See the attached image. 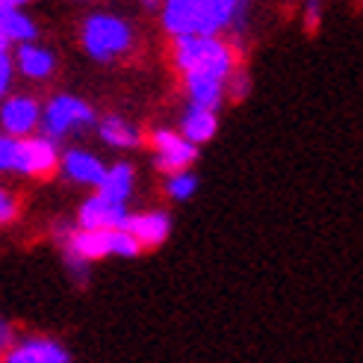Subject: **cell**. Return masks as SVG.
I'll use <instances>...</instances> for the list:
<instances>
[{
  "mask_svg": "<svg viewBox=\"0 0 363 363\" xmlns=\"http://www.w3.org/2000/svg\"><path fill=\"white\" fill-rule=\"evenodd\" d=\"M174 62L184 74H210L219 80H228L233 68L228 45H222L216 35H204V33L177 35Z\"/></svg>",
  "mask_w": 363,
  "mask_h": 363,
  "instance_id": "1",
  "label": "cell"
},
{
  "mask_svg": "<svg viewBox=\"0 0 363 363\" xmlns=\"http://www.w3.org/2000/svg\"><path fill=\"white\" fill-rule=\"evenodd\" d=\"M139 242L124 228H83L80 233L68 237V254L80 260H101L118 254V257H136Z\"/></svg>",
  "mask_w": 363,
  "mask_h": 363,
  "instance_id": "2",
  "label": "cell"
},
{
  "mask_svg": "<svg viewBox=\"0 0 363 363\" xmlns=\"http://www.w3.org/2000/svg\"><path fill=\"white\" fill-rule=\"evenodd\" d=\"M83 45L89 50V57H95L101 62H110L121 53L130 50L133 33L121 18L113 15H92L83 27Z\"/></svg>",
  "mask_w": 363,
  "mask_h": 363,
  "instance_id": "3",
  "label": "cell"
},
{
  "mask_svg": "<svg viewBox=\"0 0 363 363\" xmlns=\"http://www.w3.org/2000/svg\"><path fill=\"white\" fill-rule=\"evenodd\" d=\"M92 121H95V113L86 101L71 98V95H60L57 101H50V106L45 110V133L60 139L71 130V127H83V124H92Z\"/></svg>",
  "mask_w": 363,
  "mask_h": 363,
  "instance_id": "4",
  "label": "cell"
},
{
  "mask_svg": "<svg viewBox=\"0 0 363 363\" xmlns=\"http://www.w3.org/2000/svg\"><path fill=\"white\" fill-rule=\"evenodd\" d=\"M57 166V145L50 139H15L12 172L21 174H50Z\"/></svg>",
  "mask_w": 363,
  "mask_h": 363,
  "instance_id": "5",
  "label": "cell"
},
{
  "mask_svg": "<svg viewBox=\"0 0 363 363\" xmlns=\"http://www.w3.org/2000/svg\"><path fill=\"white\" fill-rule=\"evenodd\" d=\"M154 148H157V169H162V172L186 169L189 162L198 157L195 142H189L186 136H177L172 130H157L154 133Z\"/></svg>",
  "mask_w": 363,
  "mask_h": 363,
  "instance_id": "6",
  "label": "cell"
},
{
  "mask_svg": "<svg viewBox=\"0 0 363 363\" xmlns=\"http://www.w3.org/2000/svg\"><path fill=\"white\" fill-rule=\"evenodd\" d=\"M127 207L124 201H113L106 195H95L80 207V225L83 228H124Z\"/></svg>",
  "mask_w": 363,
  "mask_h": 363,
  "instance_id": "7",
  "label": "cell"
},
{
  "mask_svg": "<svg viewBox=\"0 0 363 363\" xmlns=\"http://www.w3.org/2000/svg\"><path fill=\"white\" fill-rule=\"evenodd\" d=\"M201 6H204V0H166L162 24H166L172 35L201 33Z\"/></svg>",
  "mask_w": 363,
  "mask_h": 363,
  "instance_id": "8",
  "label": "cell"
},
{
  "mask_svg": "<svg viewBox=\"0 0 363 363\" xmlns=\"http://www.w3.org/2000/svg\"><path fill=\"white\" fill-rule=\"evenodd\" d=\"M0 121H4V130L9 136H27L35 124H39V104L27 95L9 98L0 110Z\"/></svg>",
  "mask_w": 363,
  "mask_h": 363,
  "instance_id": "9",
  "label": "cell"
},
{
  "mask_svg": "<svg viewBox=\"0 0 363 363\" xmlns=\"http://www.w3.org/2000/svg\"><path fill=\"white\" fill-rule=\"evenodd\" d=\"M124 230L139 242V245H160L169 237L172 222L166 213H142V216H127Z\"/></svg>",
  "mask_w": 363,
  "mask_h": 363,
  "instance_id": "10",
  "label": "cell"
},
{
  "mask_svg": "<svg viewBox=\"0 0 363 363\" xmlns=\"http://www.w3.org/2000/svg\"><path fill=\"white\" fill-rule=\"evenodd\" d=\"M9 363H68L71 354L53 340H27L6 354Z\"/></svg>",
  "mask_w": 363,
  "mask_h": 363,
  "instance_id": "11",
  "label": "cell"
},
{
  "mask_svg": "<svg viewBox=\"0 0 363 363\" xmlns=\"http://www.w3.org/2000/svg\"><path fill=\"white\" fill-rule=\"evenodd\" d=\"M62 169L71 180H77V184H86V186H98L101 184V177H104V166H101V160L92 157V154H86V151H68L62 157Z\"/></svg>",
  "mask_w": 363,
  "mask_h": 363,
  "instance_id": "12",
  "label": "cell"
},
{
  "mask_svg": "<svg viewBox=\"0 0 363 363\" xmlns=\"http://www.w3.org/2000/svg\"><path fill=\"white\" fill-rule=\"evenodd\" d=\"M53 65H57V60H53L50 50L33 45V42H21V50H18V68H21V74L42 80V77H50Z\"/></svg>",
  "mask_w": 363,
  "mask_h": 363,
  "instance_id": "13",
  "label": "cell"
},
{
  "mask_svg": "<svg viewBox=\"0 0 363 363\" xmlns=\"http://www.w3.org/2000/svg\"><path fill=\"white\" fill-rule=\"evenodd\" d=\"M216 127H219V121H216V110H210V106H198L192 104L186 116H184V136L195 145H201L207 139L216 136Z\"/></svg>",
  "mask_w": 363,
  "mask_h": 363,
  "instance_id": "14",
  "label": "cell"
},
{
  "mask_svg": "<svg viewBox=\"0 0 363 363\" xmlns=\"http://www.w3.org/2000/svg\"><path fill=\"white\" fill-rule=\"evenodd\" d=\"M186 92H189L192 104L216 110V106L222 104V95H225V80L210 77V74H186Z\"/></svg>",
  "mask_w": 363,
  "mask_h": 363,
  "instance_id": "15",
  "label": "cell"
},
{
  "mask_svg": "<svg viewBox=\"0 0 363 363\" xmlns=\"http://www.w3.org/2000/svg\"><path fill=\"white\" fill-rule=\"evenodd\" d=\"M101 195L113 198V201H127L133 192V166H127V162H118V166L106 169L101 184H98Z\"/></svg>",
  "mask_w": 363,
  "mask_h": 363,
  "instance_id": "16",
  "label": "cell"
},
{
  "mask_svg": "<svg viewBox=\"0 0 363 363\" xmlns=\"http://www.w3.org/2000/svg\"><path fill=\"white\" fill-rule=\"evenodd\" d=\"M0 33L9 42H33L35 39V24L24 12H18V6L0 4Z\"/></svg>",
  "mask_w": 363,
  "mask_h": 363,
  "instance_id": "17",
  "label": "cell"
},
{
  "mask_svg": "<svg viewBox=\"0 0 363 363\" xmlns=\"http://www.w3.org/2000/svg\"><path fill=\"white\" fill-rule=\"evenodd\" d=\"M98 133H101V139L106 145H113V148H136V145H139V133L127 121H121L116 116L101 121V130Z\"/></svg>",
  "mask_w": 363,
  "mask_h": 363,
  "instance_id": "18",
  "label": "cell"
},
{
  "mask_svg": "<svg viewBox=\"0 0 363 363\" xmlns=\"http://www.w3.org/2000/svg\"><path fill=\"white\" fill-rule=\"evenodd\" d=\"M195 189H198L195 174L180 172V169L169 177V184H166V192H169L172 198H177V201H186V198H192V192H195Z\"/></svg>",
  "mask_w": 363,
  "mask_h": 363,
  "instance_id": "19",
  "label": "cell"
},
{
  "mask_svg": "<svg viewBox=\"0 0 363 363\" xmlns=\"http://www.w3.org/2000/svg\"><path fill=\"white\" fill-rule=\"evenodd\" d=\"M15 157V136H0V172H12Z\"/></svg>",
  "mask_w": 363,
  "mask_h": 363,
  "instance_id": "20",
  "label": "cell"
},
{
  "mask_svg": "<svg viewBox=\"0 0 363 363\" xmlns=\"http://www.w3.org/2000/svg\"><path fill=\"white\" fill-rule=\"evenodd\" d=\"M18 216V201L9 195V192H4L0 189V225H6V222H12Z\"/></svg>",
  "mask_w": 363,
  "mask_h": 363,
  "instance_id": "21",
  "label": "cell"
},
{
  "mask_svg": "<svg viewBox=\"0 0 363 363\" xmlns=\"http://www.w3.org/2000/svg\"><path fill=\"white\" fill-rule=\"evenodd\" d=\"M9 83H12V62H9V50L0 48V98L6 95Z\"/></svg>",
  "mask_w": 363,
  "mask_h": 363,
  "instance_id": "22",
  "label": "cell"
},
{
  "mask_svg": "<svg viewBox=\"0 0 363 363\" xmlns=\"http://www.w3.org/2000/svg\"><path fill=\"white\" fill-rule=\"evenodd\" d=\"M319 12H322V0H307V30L319 27Z\"/></svg>",
  "mask_w": 363,
  "mask_h": 363,
  "instance_id": "23",
  "label": "cell"
},
{
  "mask_svg": "<svg viewBox=\"0 0 363 363\" xmlns=\"http://www.w3.org/2000/svg\"><path fill=\"white\" fill-rule=\"evenodd\" d=\"M9 342H12V331H9V325L0 319V354H4L9 349Z\"/></svg>",
  "mask_w": 363,
  "mask_h": 363,
  "instance_id": "24",
  "label": "cell"
},
{
  "mask_svg": "<svg viewBox=\"0 0 363 363\" xmlns=\"http://www.w3.org/2000/svg\"><path fill=\"white\" fill-rule=\"evenodd\" d=\"M0 4H6V6H21V4H27V0H0Z\"/></svg>",
  "mask_w": 363,
  "mask_h": 363,
  "instance_id": "25",
  "label": "cell"
},
{
  "mask_svg": "<svg viewBox=\"0 0 363 363\" xmlns=\"http://www.w3.org/2000/svg\"><path fill=\"white\" fill-rule=\"evenodd\" d=\"M145 4H157V0H145Z\"/></svg>",
  "mask_w": 363,
  "mask_h": 363,
  "instance_id": "26",
  "label": "cell"
}]
</instances>
